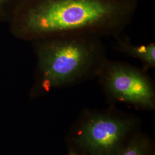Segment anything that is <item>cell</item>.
Segmentation results:
<instances>
[{
    "label": "cell",
    "mask_w": 155,
    "mask_h": 155,
    "mask_svg": "<svg viewBox=\"0 0 155 155\" xmlns=\"http://www.w3.org/2000/svg\"><path fill=\"white\" fill-rule=\"evenodd\" d=\"M134 8L131 0H24L9 30L30 42L75 33L115 38L130 24Z\"/></svg>",
    "instance_id": "1"
},
{
    "label": "cell",
    "mask_w": 155,
    "mask_h": 155,
    "mask_svg": "<svg viewBox=\"0 0 155 155\" xmlns=\"http://www.w3.org/2000/svg\"><path fill=\"white\" fill-rule=\"evenodd\" d=\"M102 37L92 34H68L31 42L36 58L34 92L97 77L108 59Z\"/></svg>",
    "instance_id": "2"
},
{
    "label": "cell",
    "mask_w": 155,
    "mask_h": 155,
    "mask_svg": "<svg viewBox=\"0 0 155 155\" xmlns=\"http://www.w3.org/2000/svg\"><path fill=\"white\" fill-rule=\"evenodd\" d=\"M97 77L114 100L144 109L155 108L154 84L142 68L107 59Z\"/></svg>",
    "instance_id": "3"
},
{
    "label": "cell",
    "mask_w": 155,
    "mask_h": 155,
    "mask_svg": "<svg viewBox=\"0 0 155 155\" xmlns=\"http://www.w3.org/2000/svg\"><path fill=\"white\" fill-rule=\"evenodd\" d=\"M84 125L79 141L93 155H112L129 129L127 120L107 114H96Z\"/></svg>",
    "instance_id": "4"
},
{
    "label": "cell",
    "mask_w": 155,
    "mask_h": 155,
    "mask_svg": "<svg viewBox=\"0 0 155 155\" xmlns=\"http://www.w3.org/2000/svg\"><path fill=\"white\" fill-rule=\"evenodd\" d=\"M115 48L118 52L125 54L142 63V68L145 71L155 68V43L151 42L147 45H135L130 39L122 38L120 35L115 38Z\"/></svg>",
    "instance_id": "5"
},
{
    "label": "cell",
    "mask_w": 155,
    "mask_h": 155,
    "mask_svg": "<svg viewBox=\"0 0 155 155\" xmlns=\"http://www.w3.org/2000/svg\"><path fill=\"white\" fill-rule=\"evenodd\" d=\"M24 0H0V24H9Z\"/></svg>",
    "instance_id": "6"
},
{
    "label": "cell",
    "mask_w": 155,
    "mask_h": 155,
    "mask_svg": "<svg viewBox=\"0 0 155 155\" xmlns=\"http://www.w3.org/2000/svg\"><path fill=\"white\" fill-rule=\"evenodd\" d=\"M147 145L143 141H136L128 146L120 155H147Z\"/></svg>",
    "instance_id": "7"
},
{
    "label": "cell",
    "mask_w": 155,
    "mask_h": 155,
    "mask_svg": "<svg viewBox=\"0 0 155 155\" xmlns=\"http://www.w3.org/2000/svg\"><path fill=\"white\" fill-rule=\"evenodd\" d=\"M71 155H78L77 154H75V153H72V154H71Z\"/></svg>",
    "instance_id": "8"
},
{
    "label": "cell",
    "mask_w": 155,
    "mask_h": 155,
    "mask_svg": "<svg viewBox=\"0 0 155 155\" xmlns=\"http://www.w3.org/2000/svg\"><path fill=\"white\" fill-rule=\"evenodd\" d=\"M132 1H135V0H132Z\"/></svg>",
    "instance_id": "9"
}]
</instances>
